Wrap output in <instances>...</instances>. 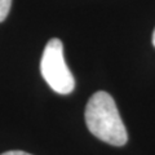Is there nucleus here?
I'll list each match as a JSON object with an SVG mask.
<instances>
[{
  "label": "nucleus",
  "instance_id": "obj_1",
  "mask_svg": "<svg viewBox=\"0 0 155 155\" xmlns=\"http://www.w3.org/2000/svg\"><path fill=\"white\" fill-rule=\"evenodd\" d=\"M84 116L89 132L98 140L113 146H123L127 143V129L114 98L107 92L98 91L91 97Z\"/></svg>",
  "mask_w": 155,
  "mask_h": 155
},
{
  "label": "nucleus",
  "instance_id": "obj_2",
  "mask_svg": "<svg viewBox=\"0 0 155 155\" xmlns=\"http://www.w3.org/2000/svg\"><path fill=\"white\" fill-rule=\"evenodd\" d=\"M40 72L47 84L60 94H69L75 88V80L64 57V45L60 39H51L44 48L40 61Z\"/></svg>",
  "mask_w": 155,
  "mask_h": 155
},
{
  "label": "nucleus",
  "instance_id": "obj_3",
  "mask_svg": "<svg viewBox=\"0 0 155 155\" xmlns=\"http://www.w3.org/2000/svg\"><path fill=\"white\" fill-rule=\"evenodd\" d=\"M12 0H0V22L8 17L9 11H11Z\"/></svg>",
  "mask_w": 155,
  "mask_h": 155
},
{
  "label": "nucleus",
  "instance_id": "obj_4",
  "mask_svg": "<svg viewBox=\"0 0 155 155\" xmlns=\"http://www.w3.org/2000/svg\"><path fill=\"white\" fill-rule=\"evenodd\" d=\"M2 155H32V154H28V153H25V151H19V150H12V151L3 153Z\"/></svg>",
  "mask_w": 155,
  "mask_h": 155
},
{
  "label": "nucleus",
  "instance_id": "obj_5",
  "mask_svg": "<svg viewBox=\"0 0 155 155\" xmlns=\"http://www.w3.org/2000/svg\"><path fill=\"white\" fill-rule=\"evenodd\" d=\"M153 44H154V47H155V30H154V32H153Z\"/></svg>",
  "mask_w": 155,
  "mask_h": 155
}]
</instances>
